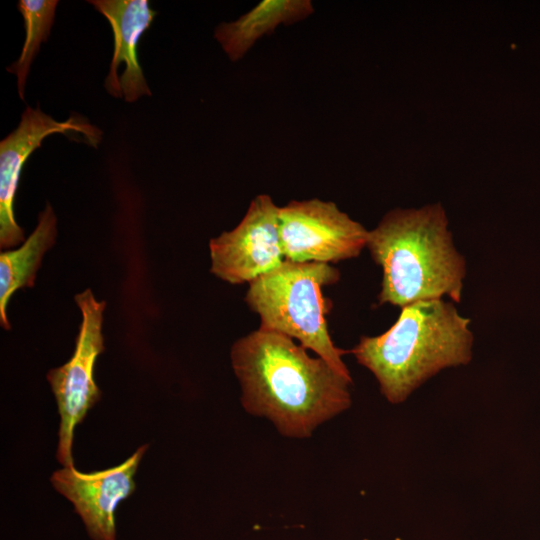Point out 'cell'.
<instances>
[{"mask_svg":"<svg viewBox=\"0 0 540 540\" xmlns=\"http://www.w3.org/2000/svg\"><path fill=\"white\" fill-rule=\"evenodd\" d=\"M278 332L258 328L236 340L230 358L244 409L284 436L308 438L351 406L352 380Z\"/></svg>","mask_w":540,"mask_h":540,"instance_id":"obj_1","label":"cell"},{"mask_svg":"<svg viewBox=\"0 0 540 540\" xmlns=\"http://www.w3.org/2000/svg\"><path fill=\"white\" fill-rule=\"evenodd\" d=\"M366 247L382 268L380 304L402 308L444 296L460 302L466 261L441 204L389 211L369 231Z\"/></svg>","mask_w":540,"mask_h":540,"instance_id":"obj_2","label":"cell"},{"mask_svg":"<svg viewBox=\"0 0 540 540\" xmlns=\"http://www.w3.org/2000/svg\"><path fill=\"white\" fill-rule=\"evenodd\" d=\"M473 342L470 319L452 302L436 299L402 307L387 331L362 336L350 352L387 401L399 404L442 370L467 365Z\"/></svg>","mask_w":540,"mask_h":540,"instance_id":"obj_3","label":"cell"},{"mask_svg":"<svg viewBox=\"0 0 540 540\" xmlns=\"http://www.w3.org/2000/svg\"><path fill=\"white\" fill-rule=\"evenodd\" d=\"M340 279L331 264L284 262L249 283L245 295L248 307L260 318V328L286 335L317 354L339 374L352 380L342 356L348 351L335 346L326 315L330 301L324 286Z\"/></svg>","mask_w":540,"mask_h":540,"instance_id":"obj_4","label":"cell"},{"mask_svg":"<svg viewBox=\"0 0 540 540\" xmlns=\"http://www.w3.org/2000/svg\"><path fill=\"white\" fill-rule=\"evenodd\" d=\"M82 314L73 355L62 366L47 373L60 417L56 457L63 467L74 466V431L87 412L100 400L101 391L94 379L98 356L104 351L102 334L106 302L98 301L91 289L75 295Z\"/></svg>","mask_w":540,"mask_h":540,"instance_id":"obj_5","label":"cell"},{"mask_svg":"<svg viewBox=\"0 0 540 540\" xmlns=\"http://www.w3.org/2000/svg\"><path fill=\"white\" fill-rule=\"evenodd\" d=\"M279 234L285 260L335 263L355 258L369 231L331 201L292 200L279 207Z\"/></svg>","mask_w":540,"mask_h":540,"instance_id":"obj_6","label":"cell"},{"mask_svg":"<svg viewBox=\"0 0 540 540\" xmlns=\"http://www.w3.org/2000/svg\"><path fill=\"white\" fill-rule=\"evenodd\" d=\"M279 206L270 195L252 199L240 223L209 242L210 271L232 285L248 284L284 262Z\"/></svg>","mask_w":540,"mask_h":540,"instance_id":"obj_7","label":"cell"},{"mask_svg":"<svg viewBox=\"0 0 540 540\" xmlns=\"http://www.w3.org/2000/svg\"><path fill=\"white\" fill-rule=\"evenodd\" d=\"M75 135L77 141L97 148L102 131L85 117L74 115L57 121L39 107L27 106L19 125L0 142V247L9 249L25 241L14 215V201L23 166L51 134Z\"/></svg>","mask_w":540,"mask_h":540,"instance_id":"obj_8","label":"cell"},{"mask_svg":"<svg viewBox=\"0 0 540 540\" xmlns=\"http://www.w3.org/2000/svg\"><path fill=\"white\" fill-rule=\"evenodd\" d=\"M147 449L148 445L139 447L108 469L84 473L70 466L52 474L54 489L72 503L92 540H116L117 507L135 491L134 477Z\"/></svg>","mask_w":540,"mask_h":540,"instance_id":"obj_9","label":"cell"},{"mask_svg":"<svg viewBox=\"0 0 540 540\" xmlns=\"http://www.w3.org/2000/svg\"><path fill=\"white\" fill-rule=\"evenodd\" d=\"M88 2L107 19L113 32V55L104 82L106 91L128 103L150 96L151 91L137 57V44L157 12L151 9L147 0Z\"/></svg>","mask_w":540,"mask_h":540,"instance_id":"obj_10","label":"cell"},{"mask_svg":"<svg viewBox=\"0 0 540 540\" xmlns=\"http://www.w3.org/2000/svg\"><path fill=\"white\" fill-rule=\"evenodd\" d=\"M314 11L310 0H263L236 20L220 23L214 38L229 60L237 62L279 26L300 22Z\"/></svg>","mask_w":540,"mask_h":540,"instance_id":"obj_11","label":"cell"},{"mask_svg":"<svg viewBox=\"0 0 540 540\" xmlns=\"http://www.w3.org/2000/svg\"><path fill=\"white\" fill-rule=\"evenodd\" d=\"M57 236V217L47 203L29 237L17 248L0 254V324L9 330L7 304L18 289L33 287L42 258Z\"/></svg>","mask_w":540,"mask_h":540,"instance_id":"obj_12","label":"cell"},{"mask_svg":"<svg viewBox=\"0 0 540 540\" xmlns=\"http://www.w3.org/2000/svg\"><path fill=\"white\" fill-rule=\"evenodd\" d=\"M56 0H20L18 10L24 19L25 41L17 61L7 67V71L17 77L18 94L24 100L25 85L31 63L40 46L46 42L55 18L58 5Z\"/></svg>","mask_w":540,"mask_h":540,"instance_id":"obj_13","label":"cell"}]
</instances>
